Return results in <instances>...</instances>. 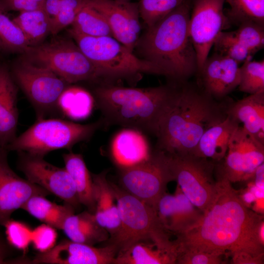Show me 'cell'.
I'll return each instance as SVG.
<instances>
[{
  "mask_svg": "<svg viewBox=\"0 0 264 264\" xmlns=\"http://www.w3.org/2000/svg\"><path fill=\"white\" fill-rule=\"evenodd\" d=\"M87 4L104 17L112 37L132 51L140 31L138 5L121 0H88Z\"/></svg>",
  "mask_w": 264,
  "mask_h": 264,
  "instance_id": "cell-15",
  "label": "cell"
},
{
  "mask_svg": "<svg viewBox=\"0 0 264 264\" xmlns=\"http://www.w3.org/2000/svg\"><path fill=\"white\" fill-rule=\"evenodd\" d=\"M224 2V0H194L189 31L197 54L198 72L217 36L230 24L223 9Z\"/></svg>",
  "mask_w": 264,
  "mask_h": 264,
  "instance_id": "cell-13",
  "label": "cell"
},
{
  "mask_svg": "<svg viewBox=\"0 0 264 264\" xmlns=\"http://www.w3.org/2000/svg\"><path fill=\"white\" fill-rule=\"evenodd\" d=\"M0 7V39L5 50L25 54L32 47L17 24Z\"/></svg>",
  "mask_w": 264,
  "mask_h": 264,
  "instance_id": "cell-33",
  "label": "cell"
},
{
  "mask_svg": "<svg viewBox=\"0 0 264 264\" xmlns=\"http://www.w3.org/2000/svg\"><path fill=\"white\" fill-rule=\"evenodd\" d=\"M17 85L8 66L0 63V151L17 137L19 112Z\"/></svg>",
  "mask_w": 264,
  "mask_h": 264,
  "instance_id": "cell-19",
  "label": "cell"
},
{
  "mask_svg": "<svg viewBox=\"0 0 264 264\" xmlns=\"http://www.w3.org/2000/svg\"><path fill=\"white\" fill-rule=\"evenodd\" d=\"M240 196L242 201L248 207V205L254 202L256 199L255 195L249 190L244 193L242 196L240 195Z\"/></svg>",
  "mask_w": 264,
  "mask_h": 264,
  "instance_id": "cell-45",
  "label": "cell"
},
{
  "mask_svg": "<svg viewBox=\"0 0 264 264\" xmlns=\"http://www.w3.org/2000/svg\"><path fill=\"white\" fill-rule=\"evenodd\" d=\"M69 30L90 37L112 36L104 17L88 4L78 13Z\"/></svg>",
  "mask_w": 264,
  "mask_h": 264,
  "instance_id": "cell-31",
  "label": "cell"
},
{
  "mask_svg": "<svg viewBox=\"0 0 264 264\" xmlns=\"http://www.w3.org/2000/svg\"><path fill=\"white\" fill-rule=\"evenodd\" d=\"M173 180L169 155L156 148L146 160L120 170L119 176L122 188L154 209Z\"/></svg>",
  "mask_w": 264,
  "mask_h": 264,
  "instance_id": "cell-10",
  "label": "cell"
},
{
  "mask_svg": "<svg viewBox=\"0 0 264 264\" xmlns=\"http://www.w3.org/2000/svg\"><path fill=\"white\" fill-rule=\"evenodd\" d=\"M227 115L236 120L248 133L264 143V91L237 101H231Z\"/></svg>",
  "mask_w": 264,
  "mask_h": 264,
  "instance_id": "cell-22",
  "label": "cell"
},
{
  "mask_svg": "<svg viewBox=\"0 0 264 264\" xmlns=\"http://www.w3.org/2000/svg\"><path fill=\"white\" fill-rule=\"evenodd\" d=\"M177 256L152 241L136 242L118 252L113 264H174Z\"/></svg>",
  "mask_w": 264,
  "mask_h": 264,
  "instance_id": "cell-25",
  "label": "cell"
},
{
  "mask_svg": "<svg viewBox=\"0 0 264 264\" xmlns=\"http://www.w3.org/2000/svg\"><path fill=\"white\" fill-rule=\"evenodd\" d=\"M3 226L6 241L10 246L25 252L31 242L32 230L25 224L11 219Z\"/></svg>",
  "mask_w": 264,
  "mask_h": 264,
  "instance_id": "cell-39",
  "label": "cell"
},
{
  "mask_svg": "<svg viewBox=\"0 0 264 264\" xmlns=\"http://www.w3.org/2000/svg\"><path fill=\"white\" fill-rule=\"evenodd\" d=\"M184 0H140L139 15L149 28L173 11Z\"/></svg>",
  "mask_w": 264,
  "mask_h": 264,
  "instance_id": "cell-36",
  "label": "cell"
},
{
  "mask_svg": "<svg viewBox=\"0 0 264 264\" xmlns=\"http://www.w3.org/2000/svg\"><path fill=\"white\" fill-rule=\"evenodd\" d=\"M169 156L174 180L191 202L203 212L215 195L216 162L191 154Z\"/></svg>",
  "mask_w": 264,
  "mask_h": 264,
  "instance_id": "cell-11",
  "label": "cell"
},
{
  "mask_svg": "<svg viewBox=\"0 0 264 264\" xmlns=\"http://www.w3.org/2000/svg\"><path fill=\"white\" fill-rule=\"evenodd\" d=\"M0 7L5 12L8 11L21 12L37 9L43 6L34 0H0Z\"/></svg>",
  "mask_w": 264,
  "mask_h": 264,
  "instance_id": "cell-42",
  "label": "cell"
},
{
  "mask_svg": "<svg viewBox=\"0 0 264 264\" xmlns=\"http://www.w3.org/2000/svg\"><path fill=\"white\" fill-rule=\"evenodd\" d=\"M213 47L216 53L230 58L239 64L252 57L238 40L234 31H221L216 39Z\"/></svg>",
  "mask_w": 264,
  "mask_h": 264,
  "instance_id": "cell-35",
  "label": "cell"
},
{
  "mask_svg": "<svg viewBox=\"0 0 264 264\" xmlns=\"http://www.w3.org/2000/svg\"><path fill=\"white\" fill-rule=\"evenodd\" d=\"M127 0V1H128L129 0Z\"/></svg>",
  "mask_w": 264,
  "mask_h": 264,
  "instance_id": "cell-49",
  "label": "cell"
},
{
  "mask_svg": "<svg viewBox=\"0 0 264 264\" xmlns=\"http://www.w3.org/2000/svg\"><path fill=\"white\" fill-rule=\"evenodd\" d=\"M120 218L117 233L109 239L118 251L136 242L152 241L160 248L177 255V245L171 240V233L160 222L155 209L110 182Z\"/></svg>",
  "mask_w": 264,
  "mask_h": 264,
  "instance_id": "cell-5",
  "label": "cell"
},
{
  "mask_svg": "<svg viewBox=\"0 0 264 264\" xmlns=\"http://www.w3.org/2000/svg\"><path fill=\"white\" fill-rule=\"evenodd\" d=\"M234 31L240 42L253 56L264 46V24L246 21L239 24Z\"/></svg>",
  "mask_w": 264,
  "mask_h": 264,
  "instance_id": "cell-37",
  "label": "cell"
},
{
  "mask_svg": "<svg viewBox=\"0 0 264 264\" xmlns=\"http://www.w3.org/2000/svg\"><path fill=\"white\" fill-rule=\"evenodd\" d=\"M190 4L184 0L148 30L136 45L144 59L161 68L175 82L197 74L198 60L189 31Z\"/></svg>",
  "mask_w": 264,
  "mask_h": 264,
  "instance_id": "cell-3",
  "label": "cell"
},
{
  "mask_svg": "<svg viewBox=\"0 0 264 264\" xmlns=\"http://www.w3.org/2000/svg\"><path fill=\"white\" fill-rule=\"evenodd\" d=\"M230 8L224 12L230 23L239 25L246 21L264 24V0H224Z\"/></svg>",
  "mask_w": 264,
  "mask_h": 264,
  "instance_id": "cell-32",
  "label": "cell"
},
{
  "mask_svg": "<svg viewBox=\"0 0 264 264\" xmlns=\"http://www.w3.org/2000/svg\"><path fill=\"white\" fill-rule=\"evenodd\" d=\"M25 59L47 67L71 84L80 81H93L104 77L76 44L60 39L32 46Z\"/></svg>",
  "mask_w": 264,
  "mask_h": 264,
  "instance_id": "cell-8",
  "label": "cell"
},
{
  "mask_svg": "<svg viewBox=\"0 0 264 264\" xmlns=\"http://www.w3.org/2000/svg\"><path fill=\"white\" fill-rule=\"evenodd\" d=\"M62 230L69 240L90 245L109 239L107 231L97 222L93 213L88 211L69 216L64 221Z\"/></svg>",
  "mask_w": 264,
  "mask_h": 264,
  "instance_id": "cell-24",
  "label": "cell"
},
{
  "mask_svg": "<svg viewBox=\"0 0 264 264\" xmlns=\"http://www.w3.org/2000/svg\"><path fill=\"white\" fill-rule=\"evenodd\" d=\"M239 64L227 57L215 52L208 57L197 73V84L215 100L223 101L238 87Z\"/></svg>",
  "mask_w": 264,
  "mask_h": 264,
  "instance_id": "cell-18",
  "label": "cell"
},
{
  "mask_svg": "<svg viewBox=\"0 0 264 264\" xmlns=\"http://www.w3.org/2000/svg\"><path fill=\"white\" fill-rule=\"evenodd\" d=\"M110 150L112 160L120 170L143 162L152 152L144 133L131 128H124L115 134Z\"/></svg>",
  "mask_w": 264,
  "mask_h": 264,
  "instance_id": "cell-20",
  "label": "cell"
},
{
  "mask_svg": "<svg viewBox=\"0 0 264 264\" xmlns=\"http://www.w3.org/2000/svg\"><path fill=\"white\" fill-rule=\"evenodd\" d=\"M222 255L195 250H183L178 253L176 264H219L222 263Z\"/></svg>",
  "mask_w": 264,
  "mask_h": 264,
  "instance_id": "cell-41",
  "label": "cell"
},
{
  "mask_svg": "<svg viewBox=\"0 0 264 264\" xmlns=\"http://www.w3.org/2000/svg\"><path fill=\"white\" fill-rule=\"evenodd\" d=\"M107 171L92 174L95 204L93 213L98 224L106 229L112 238L120 227V218L115 197L110 182L107 178Z\"/></svg>",
  "mask_w": 264,
  "mask_h": 264,
  "instance_id": "cell-21",
  "label": "cell"
},
{
  "mask_svg": "<svg viewBox=\"0 0 264 264\" xmlns=\"http://www.w3.org/2000/svg\"><path fill=\"white\" fill-rule=\"evenodd\" d=\"M94 105V97L89 92L84 88L70 85L63 91L58 101L61 114L74 120H83L89 116Z\"/></svg>",
  "mask_w": 264,
  "mask_h": 264,
  "instance_id": "cell-28",
  "label": "cell"
},
{
  "mask_svg": "<svg viewBox=\"0 0 264 264\" xmlns=\"http://www.w3.org/2000/svg\"><path fill=\"white\" fill-rule=\"evenodd\" d=\"M11 253L10 246L0 234V264H6Z\"/></svg>",
  "mask_w": 264,
  "mask_h": 264,
  "instance_id": "cell-44",
  "label": "cell"
},
{
  "mask_svg": "<svg viewBox=\"0 0 264 264\" xmlns=\"http://www.w3.org/2000/svg\"><path fill=\"white\" fill-rule=\"evenodd\" d=\"M18 168L28 180L45 189L74 208L80 204L72 178L65 168L56 167L43 157L19 152Z\"/></svg>",
  "mask_w": 264,
  "mask_h": 264,
  "instance_id": "cell-14",
  "label": "cell"
},
{
  "mask_svg": "<svg viewBox=\"0 0 264 264\" xmlns=\"http://www.w3.org/2000/svg\"><path fill=\"white\" fill-rule=\"evenodd\" d=\"M173 85L148 88L101 86L94 91L103 121L154 135Z\"/></svg>",
  "mask_w": 264,
  "mask_h": 264,
  "instance_id": "cell-4",
  "label": "cell"
},
{
  "mask_svg": "<svg viewBox=\"0 0 264 264\" xmlns=\"http://www.w3.org/2000/svg\"><path fill=\"white\" fill-rule=\"evenodd\" d=\"M239 125L236 120L227 115L224 120L205 131L192 154L216 163L221 161L227 152L230 139Z\"/></svg>",
  "mask_w": 264,
  "mask_h": 264,
  "instance_id": "cell-23",
  "label": "cell"
},
{
  "mask_svg": "<svg viewBox=\"0 0 264 264\" xmlns=\"http://www.w3.org/2000/svg\"><path fill=\"white\" fill-rule=\"evenodd\" d=\"M103 121L80 124L61 118L37 120L6 148L8 152H23L44 157L58 149L71 150L76 144L88 140L100 127Z\"/></svg>",
  "mask_w": 264,
  "mask_h": 264,
  "instance_id": "cell-6",
  "label": "cell"
},
{
  "mask_svg": "<svg viewBox=\"0 0 264 264\" xmlns=\"http://www.w3.org/2000/svg\"><path fill=\"white\" fill-rule=\"evenodd\" d=\"M8 151H0V225L10 219L12 214L21 208L33 196L50 194L42 187L17 175L9 165Z\"/></svg>",
  "mask_w": 264,
  "mask_h": 264,
  "instance_id": "cell-16",
  "label": "cell"
},
{
  "mask_svg": "<svg viewBox=\"0 0 264 264\" xmlns=\"http://www.w3.org/2000/svg\"><path fill=\"white\" fill-rule=\"evenodd\" d=\"M63 0H45L43 9L51 21L57 15Z\"/></svg>",
  "mask_w": 264,
  "mask_h": 264,
  "instance_id": "cell-43",
  "label": "cell"
},
{
  "mask_svg": "<svg viewBox=\"0 0 264 264\" xmlns=\"http://www.w3.org/2000/svg\"><path fill=\"white\" fill-rule=\"evenodd\" d=\"M34 0L40 3L41 4L43 5V3L45 0Z\"/></svg>",
  "mask_w": 264,
  "mask_h": 264,
  "instance_id": "cell-47",
  "label": "cell"
},
{
  "mask_svg": "<svg viewBox=\"0 0 264 264\" xmlns=\"http://www.w3.org/2000/svg\"><path fill=\"white\" fill-rule=\"evenodd\" d=\"M13 21L20 28L31 46L41 44L51 33V20L43 7L20 12Z\"/></svg>",
  "mask_w": 264,
  "mask_h": 264,
  "instance_id": "cell-29",
  "label": "cell"
},
{
  "mask_svg": "<svg viewBox=\"0 0 264 264\" xmlns=\"http://www.w3.org/2000/svg\"><path fill=\"white\" fill-rule=\"evenodd\" d=\"M115 245L96 247L94 245L64 240L49 250L40 252L30 261L32 264H110L118 253Z\"/></svg>",
  "mask_w": 264,
  "mask_h": 264,
  "instance_id": "cell-17",
  "label": "cell"
},
{
  "mask_svg": "<svg viewBox=\"0 0 264 264\" xmlns=\"http://www.w3.org/2000/svg\"><path fill=\"white\" fill-rule=\"evenodd\" d=\"M10 71L16 85L34 108L37 120L61 113L58 99L70 84L50 69L25 58L15 63Z\"/></svg>",
  "mask_w": 264,
  "mask_h": 264,
  "instance_id": "cell-9",
  "label": "cell"
},
{
  "mask_svg": "<svg viewBox=\"0 0 264 264\" xmlns=\"http://www.w3.org/2000/svg\"><path fill=\"white\" fill-rule=\"evenodd\" d=\"M57 238L55 228L44 223L32 230L31 242L40 252H45L54 246Z\"/></svg>",
  "mask_w": 264,
  "mask_h": 264,
  "instance_id": "cell-40",
  "label": "cell"
},
{
  "mask_svg": "<svg viewBox=\"0 0 264 264\" xmlns=\"http://www.w3.org/2000/svg\"><path fill=\"white\" fill-rule=\"evenodd\" d=\"M65 168L74 183L80 204L94 213L95 204L91 175L81 154L71 152L63 155Z\"/></svg>",
  "mask_w": 264,
  "mask_h": 264,
  "instance_id": "cell-26",
  "label": "cell"
},
{
  "mask_svg": "<svg viewBox=\"0 0 264 264\" xmlns=\"http://www.w3.org/2000/svg\"><path fill=\"white\" fill-rule=\"evenodd\" d=\"M87 2L88 0H63L57 15L51 21V34L56 35L71 25Z\"/></svg>",
  "mask_w": 264,
  "mask_h": 264,
  "instance_id": "cell-38",
  "label": "cell"
},
{
  "mask_svg": "<svg viewBox=\"0 0 264 264\" xmlns=\"http://www.w3.org/2000/svg\"><path fill=\"white\" fill-rule=\"evenodd\" d=\"M215 173L214 198L194 227L176 236L178 253L188 249L264 257L259 235L263 217L244 203L227 178Z\"/></svg>",
  "mask_w": 264,
  "mask_h": 264,
  "instance_id": "cell-1",
  "label": "cell"
},
{
  "mask_svg": "<svg viewBox=\"0 0 264 264\" xmlns=\"http://www.w3.org/2000/svg\"><path fill=\"white\" fill-rule=\"evenodd\" d=\"M0 50H4L2 44L1 43V41L0 39Z\"/></svg>",
  "mask_w": 264,
  "mask_h": 264,
  "instance_id": "cell-48",
  "label": "cell"
},
{
  "mask_svg": "<svg viewBox=\"0 0 264 264\" xmlns=\"http://www.w3.org/2000/svg\"><path fill=\"white\" fill-rule=\"evenodd\" d=\"M174 195L176 205L169 231L177 236L194 227L201 219L203 212L191 202L177 185Z\"/></svg>",
  "mask_w": 264,
  "mask_h": 264,
  "instance_id": "cell-30",
  "label": "cell"
},
{
  "mask_svg": "<svg viewBox=\"0 0 264 264\" xmlns=\"http://www.w3.org/2000/svg\"><path fill=\"white\" fill-rule=\"evenodd\" d=\"M240 91L254 94L264 91V61L246 60L240 66Z\"/></svg>",
  "mask_w": 264,
  "mask_h": 264,
  "instance_id": "cell-34",
  "label": "cell"
},
{
  "mask_svg": "<svg viewBox=\"0 0 264 264\" xmlns=\"http://www.w3.org/2000/svg\"><path fill=\"white\" fill-rule=\"evenodd\" d=\"M76 44L105 77H125L138 73L165 75L154 64L133 54L112 36L90 37L69 30Z\"/></svg>",
  "mask_w": 264,
  "mask_h": 264,
  "instance_id": "cell-7",
  "label": "cell"
},
{
  "mask_svg": "<svg viewBox=\"0 0 264 264\" xmlns=\"http://www.w3.org/2000/svg\"><path fill=\"white\" fill-rule=\"evenodd\" d=\"M254 210L255 212L261 213L264 212V198H256L254 202Z\"/></svg>",
  "mask_w": 264,
  "mask_h": 264,
  "instance_id": "cell-46",
  "label": "cell"
},
{
  "mask_svg": "<svg viewBox=\"0 0 264 264\" xmlns=\"http://www.w3.org/2000/svg\"><path fill=\"white\" fill-rule=\"evenodd\" d=\"M264 161V143L239 125L230 139L224 158L216 163V169L231 183L246 181Z\"/></svg>",
  "mask_w": 264,
  "mask_h": 264,
  "instance_id": "cell-12",
  "label": "cell"
},
{
  "mask_svg": "<svg viewBox=\"0 0 264 264\" xmlns=\"http://www.w3.org/2000/svg\"><path fill=\"white\" fill-rule=\"evenodd\" d=\"M231 101H217L188 81L175 82L159 122L156 148L172 156L192 154L205 131L227 117Z\"/></svg>",
  "mask_w": 264,
  "mask_h": 264,
  "instance_id": "cell-2",
  "label": "cell"
},
{
  "mask_svg": "<svg viewBox=\"0 0 264 264\" xmlns=\"http://www.w3.org/2000/svg\"><path fill=\"white\" fill-rule=\"evenodd\" d=\"M21 208L41 221L60 230L66 219L74 213V208L70 205H58L41 195L29 198Z\"/></svg>",
  "mask_w": 264,
  "mask_h": 264,
  "instance_id": "cell-27",
  "label": "cell"
}]
</instances>
